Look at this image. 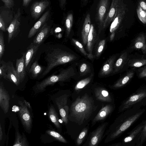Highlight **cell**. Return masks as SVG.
Segmentation results:
<instances>
[{
  "instance_id": "obj_11",
  "label": "cell",
  "mask_w": 146,
  "mask_h": 146,
  "mask_svg": "<svg viewBox=\"0 0 146 146\" xmlns=\"http://www.w3.org/2000/svg\"><path fill=\"white\" fill-rule=\"evenodd\" d=\"M19 114L22 123L25 129L28 131L31 130L32 120L27 107L24 102L19 101Z\"/></svg>"
},
{
  "instance_id": "obj_7",
  "label": "cell",
  "mask_w": 146,
  "mask_h": 146,
  "mask_svg": "<svg viewBox=\"0 0 146 146\" xmlns=\"http://www.w3.org/2000/svg\"><path fill=\"white\" fill-rule=\"evenodd\" d=\"M110 0H100L98 5L96 15V21L100 29L103 28L104 22L110 9Z\"/></svg>"
},
{
  "instance_id": "obj_26",
  "label": "cell",
  "mask_w": 146,
  "mask_h": 146,
  "mask_svg": "<svg viewBox=\"0 0 146 146\" xmlns=\"http://www.w3.org/2000/svg\"><path fill=\"white\" fill-rule=\"evenodd\" d=\"M95 33L94 26L93 24H91L90 32L88 36L87 45V49L89 52L88 57L90 59L93 58L94 57L92 54V51L95 38Z\"/></svg>"
},
{
  "instance_id": "obj_38",
  "label": "cell",
  "mask_w": 146,
  "mask_h": 146,
  "mask_svg": "<svg viewBox=\"0 0 146 146\" xmlns=\"http://www.w3.org/2000/svg\"><path fill=\"white\" fill-rule=\"evenodd\" d=\"M138 17L140 21L143 24H146V13L140 6L138 5L137 8Z\"/></svg>"
},
{
  "instance_id": "obj_52",
  "label": "cell",
  "mask_w": 146,
  "mask_h": 146,
  "mask_svg": "<svg viewBox=\"0 0 146 146\" xmlns=\"http://www.w3.org/2000/svg\"><path fill=\"white\" fill-rule=\"evenodd\" d=\"M111 145L114 146H122V145L121 142H119L112 145Z\"/></svg>"
},
{
  "instance_id": "obj_47",
  "label": "cell",
  "mask_w": 146,
  "mask_h": 146,
  "mask_svg": "<svg viewBox=\"0 0 146 146\" xmlns=\"http://www.w3.org/2000/svg\"><path fill=\"white\" fill-rule=\"evenodd\" d=\"M139 5L146 13V3L143 1H141L139 2Z\"/></svg>"
},
{
  "instance_id": "obj_4",
  "label": "cell",
  "mask_w": 146,
  "mask_h": 146,
  "mask_svg": "<svg viewBox=\"0 0 146 146\" xmlns=\"http://www.w3.org/2000/svg\"><path fill=\"white\" fill-rule=\"evenodd\" d=\"M75 74L72 67L62 70L58 74L52 75L37 83L35 86V89L39 91H43L47 86L58 82L66 81Z\"/></svg>"
},
{
  "instance_id": "obj_30",
  "label": "cell",
  "mask_w": 146,
  "mask_h": 146,
  "mask_svg": "<svg viewBox=\"0 0 146 146\" xmlns=\"http://www.w3.org/2000/svg\"><path fill=\"white\" fill-rule=\"evenodd\" d=\"M50 120L58 128H60V125L59 121L57 114L53 106H51L49 109L48 113Z\"/></svg>"
},
{
  "instance_id": "obj_53",
  "label": "cell",
  "mask_w": 146,
  "mask_h": 146,
  "mask_svg": "<svg viewBox=\"0 0 146 146\" xmlns=\"http://www.w3.org/2000/svg\"><path fill=\"white\" fill-rule=\"evenodd\" d=\"M85 1H86L87 0H84Z\"/></svg>"
},
{
  "instance_id": "obj_15",
  "label": "cell",
  "mask_w": 146,
  "mask_h": 146,
  "mask_svg": "<svg viewBox=\"0 0 146 146\" xmlns=\"http://www.w3.org/2000/svg\"><path fill=\"white\" fill-rule=\"evenodd\" d=\"M50 14V11L48 10L43 15L30 30L28 36V38H31L33 36L39 31L46 23L49 18Z\"/></svg>"
},
{
  "instance_id": "obj_23",
  "label": "cell",
  "mask_w": 146,
  "mask_h": 146,
  "mask_svg": "<svg viewBox=\"0 0 146 146\" xmlns=\"http://www.w3.org/2000/svg\"><path fill=\"white\" fill-rule=\"evenodd\" d=\"M94 93L95 97L99 101L105 102H111L112 101L111 96L105 88H97L95 89Z\"/></svg>"
},
{
  "instance_id": "obj_31",
  "label": "cell",
  "mask_w": 146,
  "mask_h": 146,
  "mask_svg": "<svg viewBox=\"0 0 146 146\" xmlns=\"http://www.w3.org/2000/svg\"><path fill=\"white\" fill-rule=\"evenodd\" d=\"M42 69V67L36 61L31 65L29 72L31 74L33 77L36 78L41 73Z\"/></svg>"
},
{
  "instance_id": "obj_12",
  "label": "cell",
  "mask_w": 146,
  "mask_h": 146,
  "mask_svg": "<svg viewBox=\"0 0 146 146\" xmlns=\"http://www.w3.org/2000/svg\"><path fill=\"white\" fill-rule=\"evenodd\" d=\"M49 5L47 0L34 2L31 8V13L32 17L35 19H38Z\"/></svg>"
},
{
  "instance_id": "obj_45",
  "label": "cell",
  "mask_w": 146,
  "mask_h": 146,
  "mask_svg": "<svg viewBox=\"0 0 146 146\" xmlns=\"http://www.w3.org/2000/svg\"><path fill=\"white\" fill-rule=\"evenodd\" d=\"M88 69L89 67L85 63L82 64L80 66V74L84 75L88 72Z\"/></svg>"
},
{
  "instance_id": "obj_1",
  "label": "cell",
  "mask_w": 146,
  "mask_h": 146,
  "mask_svg": "<svg viewBox=\"0 0 146 146\" xmlns=\"http://www.w3.org/2000/svg\"><path fill=\"white\" fill-rule=\"evenodd\" d=\"M142 107L136 105L121 112L113 124L110 135V141L119 137L140 118L146 110Z\"/></svg>"
},
{
  "instance_id": "obj_40",
  "label": "cell",
  "mask_w": 146,
  "mask_h": 146,
  "mask_svg": "<svg viewBox=\"0 0 146 146\" xmlns=\"http://www.w3.org/2000/svg\"><path fill=\"white\" fill-rule=\"evenodd\" d=\"M5 50V44L3 31L0 32V60L4 54Z\"/></svg>"
},
{
  "instance_id": "obj_28",
  "label": "cell",
  "mask_w": 146,
  "mask_h": 146,
  "mask_svg": "<svg viewBox=\"0 0 146 146\" xmlns=\"http://www.w3.org/2000/svg\"><path fill=\"white\" fill-rule=\"evenodd\" d=\"M133 46L135 49L141 50L143 54H146V43L144 34H141L137 37L134 42Z\"/></svg>"
},
{
  "instance_id": "obj_21",
  "label": "cell",
  "mask_w": 146,
  "mask_h": 146,
  "mask_svg": "<svg viewBox=\"0 0 146 146\" xmlns=\"http://www.w3.org/2000/svg\"><path fill=\"white\" fill-rule=\"evenodd\" d=\"M115 58V56H112L105 62L100 71V76H107L113 72Z\"/></svg>"
},
{
  "instance_id": "obj_39",
  "label": "cell",
  "mask_w": 146,
  "mask_h": 146,
  "mask_svg": "<svg viewBox=\"0 0 146 146\" xmlns=\"http://www.w3.org/2000/svg\"><path fill=\"white\" fill-rule=\"evenodd\" d=\"M46 132L50 135L59 141L64 143H67V141L66 139L58 133L51 130H48Z\"/></svg>"
},
{
  "instance_id": "obj_43",
  "label": "cell",
  "mask_w": 146,
  "mask_h": 146,
  "mask_svg": "<svg viewBox=\"0 0 146 146\" xmlns=\"http://www.w3.org/2000/svg\"><path fill=\"white\" fill-rule=\"evenodd\" d=\"M72 40L73 42L75 44V45L80 50V52L84 55L88 56V54L86 52L82 44L79 42L75 39H72Z\"/></svg>"
},
{
  "instance_id": "obj_50",
  "label": "cell",
  "mask_w": 146,
  "mask_h": 146,
  "mask_svg": "<svg viewBox=\"0 0 146 146\" xmlns=\"http://www.w3.org/2000/svg\"><path fill=\"white\" fill-rule=\"evenodd\" d=\"M3 132L2 131V129L1 126V125L0 123V141H1L2 138H3Z\"/></svg>"
},
{
  "instance_id": "obj_5",
  "label": "cell",
  "mask_w": 146,
  "mask_h": 146,
  "mask_svg": "<svg viewBox=\"0 0 146 146\" xmlns=\"http://www.w3.org/2000/svg\"><path fill=\"white\" fill-rule=\"evenodd\" d=\"M146 105V86L140 87L121 103L118 112H122L135 105Z\"/></svg>"
},
{
  "instance_id": "obj_37",
  "label": "cell",
  "mask_w": 146,
  "mask_h": 146,
  "mask_svg": "<svg viewBox=\"0 0 146 146\" xmlns=\"http://www.w3.org/2000/svg\"><path fill=\"white\" fill-rule=\"evenodd\" d=\"M0 77L7 79L8 66L7 63L3 60H0Z\"/></svg>"
},
{
  "instance_id": "obj_10",
  "label": "cell",
  "mask_w": 146,
  "mask_h": 146,
  "mask_svg": "<svg viewBox=\"0 0 146 146\" xmlns=\"http://www.w3.org/2000/svg\"><path fill=\"white\" fill-rule=\"evenodd\" d=\"M68 98V96L64 94L55 100L62 121L66 124L68 123L69 116Z\"/></svg>"
},
{
  "instance_id": "obj_48",
  "label": "cell",
  "mask_w": 146,
  "mask_h": 146,
  "mask_svg": "<svg viewBox=\"0 0 146 146\" xmlns=\"http://www.w3.org/2000/svg\"><path fill=\"white\" fill-rule=\"evenodd\" d=\"M60 5L61 9H63L65 7L66 0H59Z\"/></svg>"
},
{
  "instance_id": "obj_25",
  "label": "cell",
  "mask_w": 146,
  "mask_h": 146,
  "mask_svg": "<svg viewBox=\"0 0 146 146\" xmlns=\"http://www.w3.org/2000/svg\"><path fill=\"white\" fill-rule=\"evenodd\" d=\"M134 74V72L133 71L131 70L128 72L112 86V88L118 89L124 87L130 81Z\"/></svg>"
},
{
  "instance_id": "obj_6",
  "label": "cell",
  "mask_w": 146,
  "mask_h": 146,
  "mask_svg": "<svg viewBox=\"0 0 146 146\" xmlns=\"http://www.w3.org/2000/svg\"><path fill=\"white\" fill-rule=\"evenodd\" d=\"M126 11V5L124 3L123 0H122L116 10L110 26V30L111 33L110 36V40L113 39L115 32L124 18Z\"/></svg>"
},
{
  "instance_id": "obj_29",
  "label": "cell",
  "mask_w": 146,
  "mask_h": 146,
  "mask_svg": "<svg viewBox=\"0 0 146 146\" xmlns=\"http://www.w3.org/2000/svg\"><path fill=\"white\" fill-rule=\"evenodd\" d=\"M127 54L125 52L122 54L114 63L113 71V74L118 72L122 69L126 62L128 58Z\"/></svg>"
},
{
  "instance_id": "obj_20",
  "label": "cell",
  "mask_w": 146,
  "mask_h": 146,
  "mask_svg": "<svg viewBox=\"0 0 146 146\" xmlns=\"http://www.w3.org/2000/svg\"><path fill=\"white\" fill-rule=\"evenodd\" d=\"M114 106L107 104L103 107L94 118L93 123L104 119L113 111Z\"/></svg>"
},
{
  "instance_id": "obj_3",
  "label": "cell",
  "mask_w": 146,
  "mask_h": 146,
  "mask_svg": "<svg viewBox=\"0 0 146 146\" xmlns=\"http://www.w3.org/2000/svg\"><path fill=\"white\" fill-rule=\"evenodd\" d=\"M76 58L75 55L62 49L57 45H50L45 51L44 59L47 66L42 76L46 75L56 66L74 61Z\"/></svg>"
},
{
  "instance_id": "obj_36",
  "label": "cell",
  "mask_w": 146,
  "mask_h": 146,
  "mask_svg": "<svg viewBox=\"0 0 146 146\" xmlns=\"http://www.w3.org/2000/svg\"><path fill=\"white\" fill-rule=\"evenodd\" d=\"M128 66L132 67L138 68L146 65V59H140L129 60Z\"/></svg>"
},
{
  "instance_id": "obj_24",
  "label": "cell",
  "mask_w": 146,
  "mask_h": 146,
  "mask_svg": "<svg viewBox=\"0 0 146 146\" xmlns=\"http://www.w3.org/2000/svg\"><path fill=\"white\" fill-rule=\"evenodd\" d=\"M40 46L39 45L35 44L32 42L27 47L26 52L25 53V66L26 70Z\"/></svg>"
},
{
  "instance_id": "obj_13",
  "label": "cell",
  "mask_w": 146,
  "mask_h": 146,
  "mask_svg": "<svg viewBox=\"0 0 146 146\" xmlns=\"http://www.w3.org/2000/svg\"><path fill=\"white\" fill-rule=\"evenodd\" d=\"M108 123H104L94 131L91 136L89 142V146H97L101 140Z\"/></svg>"
},
{
  "instance_id": "obj_35",
  "label": "cell",
  "mask_w": 146,
  "mask_h": 146,
  "mask_svg": "<svg viewBox=\"0 0 146 146\" xmlns=\"http://www.w3.org/2000/svg\"><path fill=\"white\" fill-rule=\"evenodd\" d=\"M146 141V120L135 146H142Z\"/></svg>"
},
{
  "instance_id": "obj_9",
  "label": "cell",
  "mask_w": 146,
  "mask_h": 146,
  "mask_svg": "<svg viewBox=\"0 0 146 146\" xmlns=\"http://www.w3.org/2000/svg\"><path fill=\"white\" fill-rule=\"evenodd\" d=\"M21 13L20 9L19 8L15 13L12 22L6 31L8 33V42L10 43V41L15 38L18 35L20 31V22L19 21Z\"/></svg>"
},
{
  "instance_id": "obj_34",
  "label": "cell",
  "mask_w": 146,
  "mask_h": 146,
  "mask_svg": "<svg viewBox=\"0 0 146 146\" xmlns=\"http://www.w3.org/2000/svg\"><path fill=\"white\" fill-rule=\"evenodd\" d=\"M73 22V16L72 13L68 14L66 16L65 21L66 33L67 36L70 34Z\"/></svg>"
},
{
  "instance_id": "obj_8",
  "label": "cell",
  "mask_w": 146,
  "mask_h": 146,
  "mask_svg": "<svg viewBox=\"0 0 146 146\" xmlns=\"http://www.w3.org/2000/svg\"><path fill=\"white\" fill-rule=\"evenodd\" d=\"M145 121L146 120H143L127 133L121 142L122 146H135Z\"/></svg>"
},
{
  "instance_id": "obj_33",
  "label": "cell",
  "mask_w": 146,
  "mask_h": 146,
  "mask_svg": "<svg viewBox=\"0 0 146 146\" xmlns=\"http://www.w3.org/2000/svg\"><path fill=\"white\" fill-rule=\"evenodd\" d=\"M13 146H28L26 139L23 135H21L17 132L16 133V139Z\"/></svg>"
},
{
  "instance_id": "obj_44",
  "label": "cell",
  "mask_w": 146,
  "mask_h": 146,
  "mask_svg": "<svg viewBox=\"0 0 146 146\" xmlns=\"http://www.w3.org/2000/svg\"><path fill=\"white\" fill-rule=\"evenodd\" d=\"M4 3V7L11 9L14 5V0H1Z\"/></svg>"
},
{
  "instance_id": "obj_18",
  "label": "cell",
  "mask_w": 146,
  "mask_h": 146,
  "mask_svg": "<svg viewBox=\"0 0 146 146\" xmlns=\"http://www.w3.org/2000/svg\"><path fill=\"white\" fill-rule=\"evenodd\" d=\"M15 69L21 82L24 80L26 74L25 66V53L23 54L21 58L17 59Z\"/></svg>"
},
{
  "instance_id": "obj_19",
  "label": "cell",
  "mask_w": 146,
  "mask_h": 146,
  "mask_svg": "<svg viewBox=\"0 0 146 146\" xmlns=\"http://www.w3.org/2000/svg\"><path fill=\"white\" fill-rule=\"evenodd\" d=\"M122 0H112L108 13L103 24V29L106 27L112 22L116 10Z\"/></svg>"
},
{
  "instance_id": "obj_17",
  "label": "cell",
  "mask_w": 146,
  "mask_h": 146,
  "mask_svg": "<svg viewBox=\"0 0 146 146\" xmlns=\"http://www.w3.org/2000/svg\"><path fill=\"white\" fill-rule=\"evenodd\" d=\"M50 30V26L46 23L38 32L33 42L35 44L40 45L48 37Z\"/></svg>"
},
{
  "instance_id": "obj_41",
  "label": "cell",
  "mask_w": 146,
  "mask_h": 146,
  "mask_svg": "<svg viewBox=\"0 0 146 146\" xmlns=\"http://www.w3.org/2000/svg\"><path fill=\"white\" fill-rule=\"evenodd\" d=\"M87 128L84 129L81 131L76 140V143L78 145H80L83 141L88 131Z\"/></svg>"
},
{
  "instance_id": "obj_46",
  "label": "cell",
  "mask_w": 146,
  "mask_h": 146,
  "mask_svg": "<svg viewBox=\"0 0 146 146\" xmlns=\"http://www.w3.org/2000/svg\"><path fill=\"white\" fill-rule=\"evenodd\" d=\"M138 77L140 78H146V66L140 70Z\"/></svg>"
},
{
  "instance_id": "obj_14",
  "label": "cell",
  "mask_w": 146,
  "mask_h": 146,
  "mask_svg": "<svg viewBox=\"0 0 146 146\" xmlns=\"http://www.w3.org/2000/svg\"><path fill=\"white\" fill-rule=\"evenodd\" d=\"M13 13L11 11L8 10H1L0 13V29L5 32L7 29L13 21Z\"/></svg>"
},
{
  "instance_id": "obj_42",
  "label": "cell",
  "mask_w": 146,
  "mask_h": 146,
  "mask_svg": "<svg viewBox=\"0 0 146 146\" xmlns=\"http://www.w3.org/2000/svg\"><path fill=\"white\" fill-rule=\"evenodd\" d=\"M106 42L105 40H103L99 43L96 52V56L99 57L102 52L104 48Z\"/></svg>"
},
{
  "instance_id": "obj_51",
  "label": "cell",
  "mask_w": 146,
  "mask_h": 146,
  "mask_svg": "<svg viewBox=\"0 0 146 146\" xmlns=\"http://www.w3.org/2000/svg\"><path fill=\"white\" fill-rule=\"evenodd\" d=\"M23 102L28 107H29V108H31L30 104L29 102L26 101V100H24Z\"/></svg>"
},
{
  "instance_id": "obj_32",
  "label": "cell",
  "mask_w": 146,
  "mask_h": 146,
  "mask_svg": "<svg viewBox=\"0 0 146 146\" xmlns=\"http://www.w3.org/2000/svg\"><path fill=\"white\" fill-rule=\"evenodd\" d=\"M93 76L92 74L89 77L78 82L74 87L75 90L77 91L84 88L90 82Z\"/></svg>"
},
{
  "instance_id": "obj_2",
  "label": "cell",
  "mask_w": 146,
  "mask_h": 146,
  "mask_svg": "<svg viewBox=\"0 0 146 146\" xmlns=\"http://www.w3.org/2000/svg\"><path fill=\"white\" fill-rule=\"evenodd\" d=\"M95 108L94 100L87 94L78 97L72 104L68 119L79 125L89 119Z\"/></svg>"
},
{
  "instance_id": "obj_16",
  "label": "cell",
  "mask_w": 146,
  "mask_h": 146,
  "mask_svg": "<svg viewBox=\"0 0 146 146\" xmlns=\"http://www.w3.org/2000/svg\"><path fill=\"white\" fill-rule=\"evenodd\" d=\"M10 96L7 92L5 89L3 83L1 82L0 84V106L5 113L8 111L9 108Z\"/></svg>"
},
{
  "instance_id": "obj_27",
  "label": "cell",
  "mask_w": 146,
  "mask_h": 146,
  "mask_svg": "<svg viewBox=\"0 0 146 146\" xmlns=\"http://www.w3.org/2000/svg\"><path fill=\"white\" fill-rule=\"evenodd\" d=\"M90 15L88 13L85 18L82 32V41L85 45L87 44L88 37L90 32L91 26Z\"/></svg>"
},
{
  "instance_id": "obj_22",
  "label": "cell",
  "mask_w": 146,
  "mask_h": 146,
  "mask_svg": "<svg viewBox=\"0 0 146 146\" xmlns=\"http://www.w3.org/2000/svg\"><path fill=\"white\" fill-rule=\"evenodd\" d=\"M8 66L7 79L18 86L21 83L13 63L11 61L7 62Z\"/></svg>"
},
{
  "instance_id": "obj_49",
  "label": "cell",
  "mask_w": 146,
  "mask_h": 146,
  "mask_svg": "<svg viewBox=\"0 0 146 146\" xmlns=\"http://www.w3.org/2000/svg\"><path fill=\"white\" fill-rule=\"evenodd\" d=\"M31 0H23V6L26 7L27 6Z\"/></svg>"
}]
</instances>
